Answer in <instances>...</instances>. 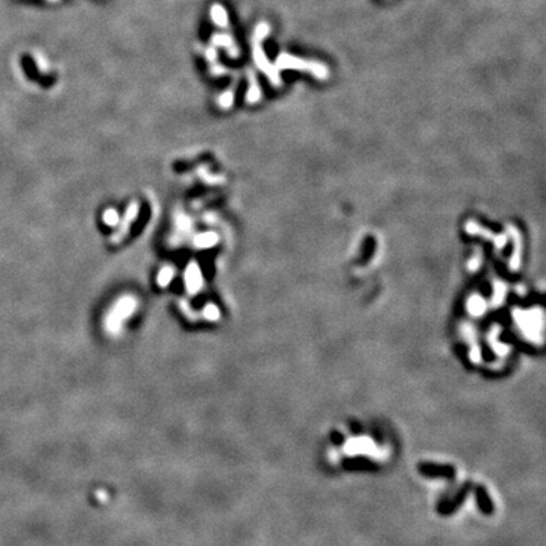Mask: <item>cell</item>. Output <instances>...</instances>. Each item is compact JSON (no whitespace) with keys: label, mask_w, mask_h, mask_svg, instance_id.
Segmentation results:
<instances>
[{"label":"cell","mask_w":546,"mask_h":546,"mask_svg":"<svg viewBox=\"0 0 546 546\" xmlns=\"http://www.w3.org/2000/svg\"><path fill=\"white\" fill-rule=\"evenodd\" d=\"M217 104H218L221 108H229V107L234 104V91H226V93H223V94H221V96L218 97Z\"/></svg>","instance_id":"13"},{"label":"cell","mask_w":546,"mask_h":546,"mask_svg":"<svg viewBox=\"0 0 546 546\" xmlns=\"http://www.w3.org/2000/svg\"><path fill=\"white\" fill-rule=\"evenodd\" d=\"M249 82H251V87L248 90L246 100H248L249 104H255V102H258V100L261 99V90H259V85H258L256 79L254 77L252 73L249 74Z\"/></svg>","instance_id":"9"},{"label":"cell","mask_w":546,"mask_h":546,"mask_svg":"<svg viewBox=\"0 0 546 546\" xmlns=\"http://www.w3.org/2000/svg\"><path fill=\"white\" fill-rule=\"evenodd\" d=\"M254 59H255V64H256L262 72H264V73L270 77V80H272V82H273L275 85H279V84H281V79H279L278 69L269 63V59H267V56H266L264 50L261 49V46H259L258 43L254 46Z\"/></svg>","instance_id":"2"},{"label":"cell","mask_w":546,"mask_h":546,"mask_svg":"<svg viewBox=\"0 0 546 546\" xmlns=\"http://www.w3.org/2000/svg\"><path fill=\"white\" fill-rule=\"evenodd\" d=\"M104 221H105L107 225H109V226H115V225L118 223V221H120L118 213H117L115 210H112V208L107 210V211L104 213Z\"/></svg>","instance_id":"12"},{"label":"cell","mask_w":546,"mask_h":546,"mask_svg":"<svg viewBox=\"0 0 546 546\" xmlns=\"http://www.w3.org/2000/svg\"><path fill=\"white\" fill-rule=\"evenodd\" d=\"M475 493H476V502H478V507H479L481 513L492 514L493 513V502H492L487 490H485L482 485H478V487L475 489Z\"/></svg>","instance_id":"6"},{"label":"cell","mask_w":546,"mask_h":546,"mask_svg":"<svg viewBox=\"0 0 546 546\" xmlns=\"http://www.w3.org/2000/svg\"><path fill=\"white\" fill-rule=\"evenodd\" d=\"M276 67L278 69H293V70H310L313 69V61L299 59L296 56L282 53L276 59Z\"/></svg>","instance_id":"3"},{"label":"cell","mask_w":546,"mask_h":546,"mask_svg":"<svg viewBox=\"0 0 546 546\" xmlns=\"http://www.w3.org/2000/svg\"><path fill=\"white\" fill-rule=\"evenodd\" d=\"M185 278H187L185 284H187L188 290H190L191 293H196V290H197V289L200 287V284H202V281H200V273H199V269H197V266H196V264H190V267L187 269Z\"/></svg>","instance_id":"7"},{"label":"cell","mask_w":546,"mask_h":546,"mask_svg":"<svg viewBox=\"0 0 546 546\" xmlns=\"http://www.w3.org/2000/svg\"><path fill=\"white\" fill-rule=\"evenodd\" d=\"M270 32V28L267 23H259L255 29V39L256 41H261V39H264Z\"/></svg>","instance_id":"15"},{"label":"cell","mask_w":546,"mask_h":546,"mask_svg":"<svg viewBox=\"0 0 546 546\" xmlns=\"http://www.w3.org/2000/svg\"><path fill=\"white\" fill-rule=\"evenodd\" d=\"M173 275H175V270H173V267H170V266H166V267H163V269H161V272L158 273V279H156V282H158V284H159L161 287H166V286H169L170 282H172V279H173Z\"/></svg>","instance_id":"10"},{"label":"cell","mask_w":546,"mask_h":546,"mask_svg":"<svg viewBox=\"0 0 546 546\" xmlns=\"http://www.w3.org/2000/svg\"><path fill=\"white\" fill-rule=\"evenodd\" d=\"M205 56L210 59V61H216V58H217V53H216V49L214 47H210V49H207V52H205Z\"/></svg>","instance_id":"17"},{"label":"cell","mask_w":546,"mask_h":546,"mask_svg":"<svg viewBox=\"0 0 546 546\" xmlns=\"http://www.w3.org/2000/svg\"><path fill=\"white\" fill-rule=\"evenodd\" d=\"M49 2H58V0H49Z\"/></svg>","instance_id":"18"},{"label":"cell","mask_w":546,"mask_h":546,"mask_svg":"<svg viewBox=\"0 0 546 546\" xmlns=\"http://www.w3.org/2000/svg\"><path fill=\"white\" fill-rule=\"evenodd\" d=\"M137 308V300L131 296H125L123 299H118L117 303L114 305L112 311L108 314L107 317V329L112 334L118 332L121 328V323H123L125 319H128Z\"/></svg>","instance_id":"1"},{"label":"cell","mask_w":546,"mask_h":546,"mask_svg":"<svg viewBox=\"0 0 546 546\" xmlns=\"http://www.w3.org/2000/svg\"><path fill=\"white\" fill-rule=\"evenodd\" d=\"M213 44L214 46H223V47H231L234 44L232 36L226 35V34H216L213 35Z\"/></svg>","instance_id":"11"},{"label":"cell","mask_w":546,"mask_h":546,"mask_svg":"<svg viewBox=\"0 0 546 546\" xmlns=\"http://www.w3.org/2000/svg\"><path fill=\"white\" fill-rule=\"evenodd\" d=\"M422 475L434 478H454V469L449 466H433V464H422L419 468Z\"/></svg>","instance_id":"5"},{"label":"cell","mask_w":546,"mask_h":546,"mask_svg":"<svg viewBox=\"0 0 546 546\" xmlns=\"http://www.w3.org/2000/svg\"><path fill=\"white\" fill-rule=\"evenodd\" d=\"M205 316H207L208 319H217L218 311H217V308H216L214 305H210V307L205 310Z\"/></svg>","instance_id":"16"},{"label":"cell","mask_w":546,"mask_h":546,"mask_svg":"<svg viewBox=\"0 0 546 546\" xmlns=\"http://www.w3.org/2000/svg\"><path fill=\"white\" fill-rule=\"evenodd\" d=\"M471 490V485H464V487L461 490H458V493L452 498V499H448V501H443L438 504V513L440 514H452L460 505L464 502V499H466L468 493Z\"/></svg>","instance_id":"4"},{"label":"cell","mask_w":546,"mask_h":546,"mask_svg":"<svg viewBox=\"0 0 546 546\" xmlns=\"http://www.w3.org/2000/svg\"><path fill=\"white\" fill-rule=\"evenodd\" d=\"M214 241H216V237L213 234H202L196 238V245L200 248H207V246H211Z\"/></svg>","instance_id":"14"},{"label":"cell","mask_w":546,"mask_h":546,"mask_svg":"<svg viewBox=\"0 0 546 546\" xmlns=\"http://www.w3.org/2000/svg\"><path fill=\"white\" fill-rule=\"evenodd\" d=\"M211 18L218 28H226L228 26V14H226V9L221 5H213L211 6Z\"/></svg>","instance_id":"8"}]
</instances>
